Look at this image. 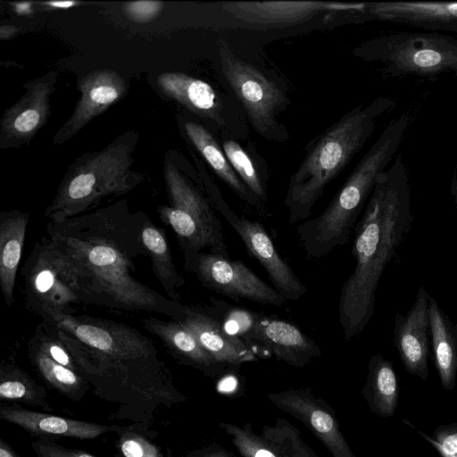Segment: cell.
Here are the masks:
<instances>
[{
    "instance_id": "obj_1",
    "label": "cell",
    "mask_w": 457,
    "mask_h": 457,
    "mask_svg": "<svg viewBox=\"0 0 457 457\" xmlns=\"http://www.w3.org/2000/svg\"><path fill=\"white\" fill-rule=\"evenodd\" d=\"M145 216L120 202L61 222L49 221L46 229L68 263L83 304L154 312L175 320L184 304L133 276L135 261L147 255L141 237Z\"/></svg>"
},
{
    "instance_id": "obj_2",
    "label": "cell",
    "mask_w": 457,
    "mask_h": 457,
    "mask_svg": "<svg viewBox=\"0 0 457 457\" xmlns=\"http://www.w3.org/2000/svg\"><path fill=\"white\" fill-rule=\"evenodd\" d=\"M411 204L408 170L398 155L378 177L353 229L355 265L341 288L338 302L339 323L347 342L358 337L374 315L381 277L414 220Z\"/></svg>"
},
{
    "instance_id": "obj_3",
    "label": "cell",
    "mask_w": 457,
    "mask_h": 457,
    "mask_svg": "<svg viewBox=\"0 0 457 457\" xmlns=\"http://www.w3.org/2000/svg\"><path fill=\"white\" fill-rule=\"evenodd\" d=\"M395 104L394 98L380 96L357 105L308 144L286 191L284 204L291 223L309 219L325 188L361 150L378 119Z\"/></svg>"
},
{
    "instance_id": "obj_4",
    "label": "cell",
    "mask_w": 457,
    "mask_h": 457,
    "mask_svg": "<svg viewBox=\"0 0 457 457\" xmlns=\"http://www.w3.org/2000/svg\"><path fill=\"white\" fill-rule=\"evenodd\" d=\"M411 122L408 114L391 120L324 211L299 224L296 234L307 259L327 256L348 242L378 177L393 160Z\"/></svg>"
},
{
    "instance_id": "obj_5",
    "label": "cell",
    "mask_w": 457,
    "mask_h": 457,
    "mask_svg": "<svg viewBox=\"0 0 457 457\" xmlns=\"http://www.w3.org/2000/svg\"><path fill=\"white\" fill-rule=\"evenodd\" d=\"M127 135L101 151L81 155L70 166L46 209V219L61 222L79 216L104 198L129 193L143 181V175L131 168L136 136Z\"/></svg>"
},
{
    "instance_id": "obj_6",
    "label": "cell",
    "mask_w": 457,
    "mask_h": 457,
    "mask_svg": "<svg viewBox=\"0 0 457 457\" xmlns=\"http://www.w3.org/2000/svg\"><path fill=\"white\" fill-rule=\"evenodd\" d=\"M164 181L170 205L157 211L161 220L175 232L184 264L201 252L228 257L220 220L204 193L169 162Z\"/></svg>"
},
{
    "instance_id": "obj_7",
    "label": "cell",
    "mask_w": 457,
    "mask_h": 457,
    "mask_svg": "<svg viewBox=\"0 0 457 457\" xmlns=\"http://www.w3.org/2000/svg\"><path fill=\"white\" fill-rule=\"evenodd\" d=\"M353 54L382 63L393 77H457V38L448 35L397 32L363 42Z\"/></svg>"
},
{
    "instance_id": "obj_8",
    "label": "cell",
    "mask_w": 457,
    "mask_h": 457,
    "mask_svg": "<svg viewBox=\"0 0 457 457\" xmlns=\"http://www.w3.org/2000/svg\"><path fill=\"white\" fill-rule=\"evenodd\" d=\"M218 46L221 73L253 130L267 140L286 142L289 134L278 117L289 103L287 94L260 69L236 55L225 38Z\"/></svg>"
},
{
    "instance_id": "obj_9",
    "label": "cell",
    "mask_w": 457,
    "mask_h": 457,
    "mask_svg": "<svg viewBox=\"0 0 457 457\" xmlns=\"http://www.w3.org/2000/svg\"><path fill=\"white\" fill-rule=\"evenodd\" d=\"M21 274L26 305L41 319L73 314V306L83 304L68 263L47 236L34 244Z\"/></svg>"
},
{
    "instance_id": "obj_10",
    "label": "cell",
    "mask_w": 457,
    "mask_h": 457,
    "mask_svg": "<svg viewBox=\"0 0 457 457\" xmlns=\"http://www.w3.org/2000/svg\"><path fill=\"white\" fill-rule=\"evenodd\" d=\"M211 183L205 185V194L215 209L239 236L249 255L265 270L273 287L286 299L296 301L307 292L305 285L280 256L264 227L256 220L237 215L224 201L219 190Z\"/></svg>"
},
{
    "instance_id": "obj_11",
    "label": "cell",
    "mask_w": 457,
    "mask_h": 457,
    "mask_svg": "<svg viewBox=\"0 0 457 457\" xmlns=\"http://www.w3.org/2000/svg\"><path fill=\"white\" fill-rule=\"evenodd\" d=\"M184 266L204 287L234 300L244 299L277 307L287 302L243 262L229 257L201 252Z\"/></svg>"
},
{
    "instance_id": "obj_12",
    "label": "cell",
    "mask_w": 457,
    "mask_h": 457,
    "mask_svg": "<svg viewBox=\"0 0 457 457\" xmlns=\"http://www.w3.org/2000/svg\"><path fill=\"white\" fill-rule=\"evenodd\" d=\"M268 400L278 409L303 423L332 457H356L341 431L334 408L312 388H288L270 393Z\"/></svg>"
},
{
    "instance_id": "obj_13",
    "label": "cell",
    "mask_w": 457,
    "mask_h": 457,
    "mask_svg": "<svg viewBox=\"0 0 457 457\" xmlns=\"http://www.w3.org/2000/svg\"><path fill=\"white\" fill-rule=\"evenodd\" d=\"M56 80L57 73L53 71L24 85L26 92L1 119L2 148L28 144L45 125L50 115V96Z\"/></svg>"
},
{
    "instance_id": "obj_14",
    "label": "cell",
    "mask_w": 457,
    "mask_h": 457,
    "mask_svg": "<svg viewBox=\"0 0 457 457\" xmlns=\"http://www.w3.org/2000/svg\"><path fill=\"white\" fill-rule=\"evenodd\" d=\"M242 457H320L303 439L299 429L287 420L276 418L261 434L250 422L242 426L220 422Z\"/></svg>"
},
{
    "instance_id": "obj_15",
    "label": "cell",
    "mask_w": 457,
    "mask_h": 457,
    "mask_svg": "<svg viewBox=\"0 0 457 457\" xmlns=\"http://www.w3.org/2000/svg\"><path fill=\"white\" fill-rule=\"evenodd\" d=\"M223 9L247 24L284 27L309 21L324 12H363L367 4L323 1L226 2Z\"/></svg>"
},
{
    "instance_id": "obj_16",
    "label": "cell",
    "mask_w": 457,
    "mask_h": 457,
    "mask_svg": "<svg viewBox=\"0 0 457 457\" xmlns=\"http://www.w3.org/2000/svg\"><path fill=\"white\" fill-rule=\"evenodd\" d=\"M429 294L423 286L406 314L396 313L394 320V343L405 370L423 380L428 378L430 328Z\"/></svg>"
},
{
    "instance_id": "obj_17",
    "label": "cell",
    "mask_w": 457,
    "mask_h": 457,
    "mask_svg": "<svg viewBox=\"0 0 457 457\" xmlns=\"http://www.w3.org/2000/svg\"><path fill=\"white\" fill-rule=\"evenodd\" d=\"M79 89L80 98L70 119L55 134V145L69 140L94 118L121 99L127 92L128 84L117 71L101 69L87 74L79 81Z\"/></svg>"
},
{
    "instance_id": "obj_18",
    "label": "cell",
    "mask_w": 457,
    "mask_h": 457,
    "mask_svg": "<svg viewBox=\"0 0 457 457\" xmlns=\"http://www.w3.org/2000/svg\"><path fill=\"white\" fill-rule=\"evenodd\" d=\"M175 320L185 326L217 361L230 370H237L243 363L259 360L241 339L227 333L204 306L184 304Z\"/></svg>"
},
{
    "instance_id": "obj_19",
    "label": "cell",
    "mask_w": 457,
    "mask_h": 457,
    "mask_svg": "<svg viewBox=\"0 0 457 457\" xmlns=\"http://www.w3.org/2000/svg\"><path fill=\"white\" fill-rule=\"evenodd\" d=\"M0 419L16 425L37 438L54 440L60 437L94 439L104 433L117 432L120 425H105L60 417L21 407L16 403L0 406Z\"/></svg>"
},
{
    "instance_id": "obj_20",
    "label": "cell",
    "mask_w": 457,
    "mask_h": 457,
    "mask_svg": "<svg viewBox=\"0 0 457 457\" xmlns=\"http://www.w3.org/2000/svg\"><path fill=\"white\" fill-rule=\"evenodd\" d=\"M143 328L155 336L179 362L190 366L211 378L224 376L227 366L217 361L180 322L154 317L141 320Z\"/></svg>"
},
{
    "instance_id": "obj_21",
    "label": "cell",
    "mask_w": 457,
    "mask_h": 457,
    "mask_svg": "<svg viewBox=\"0 0 457 457\" xmlns=\"http://www.w3.org/2000/svg\"><path fill=\"white\" fill-rule=\"evenodd\" d=\"M157 82L164 95L196 115L221 128H228L222 100L209 83L176 71L161 73L157 77Z\"/></svg>"
},
{
    "instance_id": "obj_22",
    "label": "cell",
    "mask_w": 457,
    "mask_h": 457,
    "mask_svg": "<svg viewBox=\"0 0 457 457\" xmlns=\"http://www.w3.org/2000/svg\"><path fill=\"white\" fill-rule=\"evenodd\" d=\"M262 331L270 356L290 366L303 368L321 355L320 346L287 320L264 315Z\"/></svg>"
},
{
    "instance_id": "obj_23",
    "label": "cell",
    "mask_w": 457,
    "mask_h": 457,
    "mask_svg": "<svg viewBox=\"0 0 457 457\" xmlns=\"http://www.w3.org/2000/svg\"><path fill=\"white\" fill-rule=\"evenodd\" d=\"M29 221L27 212L14 209L0 213V287L8 307L14 301L16 274Z\"/></svg>"
},
{
    "instance_id": "obj_24",
    "label": "cell",
    "mask_w": 457,
    "mask_h": 457,
    "mask_svg": "<svg viewBox=\"0 0 457 457\" xmlns=\"http://www.w3.org/2000/svg\"><path fill=\"white\" fill-rule=\"evenodd\" d=\"M428 319L433 361L441 386L451 391L455 387L457 378V324L429 295Z\"/></svg>"
},
{
    "instance_id": "obj_25",
    "label": "cell",
    "mask_w": 457,
    "mask_h": 457,
    "mask_svg": "<svg viewBox=\"0 0 457 457\" xmlns=\"http://www.w3.org/2000/svg\"><path fill=\"white\" fill-rule=\"evenodd\" d=\"M187 137L214 173L226 183L249 207L262 214V204L239 179L230 165L222 147L211 132L199 123L187 121L184 125Z\"/></svg>"
},
{
    "instance_id": "obj_26",
    "label": "cell",
    "mask_w": 457,
    "mask_h": 457,
    "mask_svg": "<svg viewBox=\"0 0 457 457\" xmlns=\"http://www.w3.org/2000/svg\"><path fill=\"white\" fill-rule=\"evenodd\" d=\"M368 12L381 21L428 27L457 21V2H378Z\"/></svg>"
},
{
    "instance_id": "obj_27",
    "label": "cell",
    "mask_w": 457,
    "mask_h": 457,
    "mask_svg": "<svg viewBox=\"0 0 457 457\" xmlns=\"http://www.w3.org/2000/svg\"><path fill=\"white\" fill-rule=\"evenodd\" d=\"M204 307L227 333L241 339L259 358L270 357L262 337V313L212 298Z\"/></svg>"
},
{
    "instance_id": "obj_28",
    "label": "cell",
    "mask_w": 457,
    "mask_h": 457,
    "mask_svg": "<svg viewBox=\"0 0 457 457\" xmlns=\"http://www.w3.org/2000/svg\"><path fill=\"white\" fill-rule=\"evenodd\" d=\"M362 395L372 413L383 418L395 413L399 383L393 363L381 354H373L368 361Z\"/></svg>"
},
{
    "instance_id": "obj_29",
    "label": "cell",
    "mask_w": 457,
    "mask_h": 457,
    "mask_svg": "<svg viewBox=\"0 0 457 457\" xmlns=\"http://www.w3.org/2000/svg\"><path fill=\"white\" fill-rule=\"evenodd\" d=\"M141 237L151 261L152 270L167 297L180 302L179 290L186 281L174 264L165 231L154 225L145 215L141 227Z\"/></svg>"
},
{
    "instance_id": "obj_30",
    "label": "cell",
    "mask_w": 457,
    "mask_h": 457,
    "mask_svg": "<svg viewBox=\"0 0 457 457\" xmlns=\"http://www.w3.org/2000/svg\"><path fill=\"white\" fill-rule=\"evenodd\" d=\"M28 358L50 387L71 401L80 402L91 386L84 376L54 361L30 343Z\"/></svg>"
},
{
    "instance_id": "obj_31",
    "label": "cell",
    "mask_w": 457,
    "mask_h": 457,
    "mask_svg": "<svg viewBox=\"0 0 457 457\" xmlns=\"http://www.w3.org/2000/svg\"><path fill=\"white\" fill-rule=\"evenodd\" d=\"M0 399L54 411L46 399V389L17 365L2 361L0 366Z\"/></svg>"
},
{
    "instance_id": "obj_32",
    "label": "cell",
    "mask_w": 457,
    "mask_h": 457,
    "mask_svg": "<svg viewBox=\"0 0 457 457\" xmlns=\"http://www.w3.org/2000/svg\"><path fill=\"white\" fill-rule=\"evenodd\" d=\"M221 147L239 179L262 204H266L267 174L261 172L253 157L233 139L224 140Z\"/></svg>"
},
{
    "instance_id": "obj_33",
    "label": "cell",
    "mask_w": 457,
    "mask_h": 457,
    "mask_svg": "<svg viewBox=\"0 0 457 457\" xmlns=\"http://www.w3.org/2000/svg\"><path fill=\"white\" fill-rule=\"evenodd\" d=\"M117 446L123 457H165L162 448L153 441L158 435L143 423L120 426L116 432Z\"/></svg>"
},
{
    "instance_id": "obj_34",
    "label": "cell",
    "mask_w": 457,
    "mask_h": 457,
    "mask_svg": "<svg viewBox=\"0 0 457 457\" xmlns=\"http://www.w3.org/2000/svg\"><path fill=\"white\" fill-rule=\"evenodd\" d=\"M418 432L428 441L443 457H457V422L437 427L428 436L423 432Z\"/></svg>"
},
{
    "instance_id": "obj_35",
    "label": "cell",
    "mask_w": 457,
    "mask_h": 457,
    "mask_svg": "<svg viewBox=\"0 0 457 457\" xmlns=\"http://www.w3.org/2000/svg\"><path fill=\"white\" fill-rule=\"evenodd\" d=\"M163 9L161 1H134L122 6L124 15L133 22L145 23L159 16Z\"/></svg>"
},
{
    "instance_id": "obj_36",
    "label": "cell",
    "mask_w": 457,
    "mask_h": 457,
    "mask_svg": "<svg viewBox=\"0 0 457 457\" xmlns=\"http://www.w3.org/2000/svg\"><path fill=\"white\" fill-rule=\"evenodd\" d=\"M31 446L37 457H96L79 449L63 447L49 439L37 438Z\"/></svg>"
},
{
    "instance_id": "obj_37",
    "label": "cell",
    "mask_w": 457,
    "mask_h": 457,
    "mask_svg": "<svg viewBox=\"0 0 457 457\" xmlns=\"http://www.w3.org/2000/svg\"><path fill=\"white\" fill-rule=\"evenodd\" d=\"M186 457H236L235 454L229 452L218 444H210L201 448L190 452Z\"/></svg>"
},
{
    "instance_id": "obj_38",
    "label": "cell",
    "mask_w": 457,
    "mask_h": 457,
    "mask_svg": "<svg viewBox=\"0 0 457 457\" xmlns=\"http://www.w3.org/2000/svg\"><path fill=\"white\" fill-rule=\"evenodd\" d=\"M79 4L77 1H50L42 3V5L50 9H69Z\"/></svg>"
},
{
    "instance_id": "obj_39",
    "label": "cell",
    "mask_w": 457,
    "mask_h": 457,
    "mask_svg": "<svg viewBox=\"0 0 457 457\" xmlns=\"http://www.w3.org/2000/svg\"><path fill=\"white\" fill-rule=\"evenodd\" d=\"M0 457H21L3 438H0Z\"/></svg>"
},
{
    "instance_id": "obj_40",
    "label": "cell",
    "mask_w": 457,
    "mask_h": 457,
    "mask_svg": "<svg viewBox=\"0 0 457 457\" xmlns=\"http://www.w3.org/2000/svg\"><path fill=\"white\" fill-rule=\"evenodd\" d=\"M18 31V28L12 25H3L0 28V37L7 39L14 36Z\"/></svg>"
},
{
    "instance_id": "obj_41",
    "label": "cell",
    "mask_w": 457,
    "mask_h": 457,
    "mask_svg": "<svg viewBox=\"0 0 457 457\" xmlns=\"http://www.w3.org/2000/svg\"><path fill=\"white\" fill-rule=\"evenodd\" d=\"M14 10L20 15L29 14L31 12V4L30 3H18L14 4Z\"/></svg>"
},
{
    "instance_id": "obj_42",
    "label": "cell",
    "mask_w": 457,
    "mask_h": 457,
    "mask_svg": "<svg viewBox=\"0 0 457 457\" xmlns=\"http://www.w3.org/2000/svg\"><path fill=\"white\" fill-rule=\"evenodd\" d=\"M450 192L453 196L455 208L457 210V174L453 177L450 187Z\"/></svg>"
}]
</instances>
